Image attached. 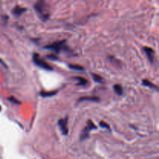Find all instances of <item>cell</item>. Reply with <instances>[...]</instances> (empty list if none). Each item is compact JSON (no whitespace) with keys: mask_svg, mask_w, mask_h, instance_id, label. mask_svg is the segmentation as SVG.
I'll return each mask as SVG.
<instances>
[{"mask_svg":"<svg viewBox=\"0 0 159 159\" xmlns=\"http://www.w3.org/2000/svg\"><path fill=\"white\" fill-rule=\"evenodd\" d=\"M114 90L118 96H122L123 93H124L123 87L120 85H119V84H116V85H114Z\"/></svg>","mask_w":159,"mask_h":159,"instance_id":"9c48e42d","label":"cell"},{"mask_svg":"<svg viewBox=\"0 0 159 159\" xmlns=\"http://www.w3.org/2000/svg\"><path fill=\"white\" fill-rule=\"evenodd\" d=\"M33 61L34 64L37 66L40 67V68H43V69L48 70V71H52L53 68L52 67L48 64L46 61H44L43 59L40 57V55L37 53H34L33 55Z\"/></svg>","mask_w":159,"mask_h":159,"instance_id":"3957f363","label":"cell"},{"mask_svg":"<svg viewBox=\"0 0 159 159\" xmlns=\"http://www.w3.org/2000/svg\"><path fill=\"white\" fill-rule=\"evenodd\" d=\"M68 67H69L70 68H72V69L78 70V71H83V70H84V68H83L82 67H81V66H79V65H68Z\"/></svg>","mask_w":159,"mask_h":159,"instance_id":"5bb4252c","label":"cell"},{"mask_svg":"<svg viewBox=\"0 0 159 159\" xmlns=\"http://www.w3.org/2000/svg\"><path fill=\"white\" fill-rule=\"evenodd\" d=\"M96 126H95L94 123L92 121V120H89L87 122V125L85 126V128L83 129L82 131V133H81V140L83 141V140H85L86 138L89 137V132L92 130V129H96Z\"/></svg>","mask_w":159,"mask_h":159,"instance_id":"277c9868","label":"cell"},{"mask_svg":"<svg viewBox=\"0 0 159 159\" xmlns=\"http://www.w3.org/2000/svg\"><path fill=\"white\" fill-rule=\"evenodd\" d=\"M1 109H2V108H1V106H0V111H1Z\"/></svg>","mask_w":159,"mask_h":159,"instance_id":"e0dca14e","label":"cell"},{"mask_svg":"<svg viewBox=\"0 0 159 159\" xmlns=\"http://www.w3.org/2000/svg\"><path fill=\"white\" fill-rule=\"evenodd\" d=\"M92 101V102H99V99L96 96H84L82 97L79 99V102H82V101Z\"/></svg>","mask_w":159,"mask_h":159,"instance_id":"ba28073f","label":"cell"},{"mask_svg":"<svg viewBox=\"0 0 159 159\" xmlns=\"http://www.w3.org/2000/svg\"><path fill=\"white\" fill-rule=\"evenodd\" d=\"M57 91L55 92H40V96H44V97H49V96H52L56 95Z\"/></svg>","mask_w":159,"mask_h":159,"instance_id":"7c38bea8","label":"cell"},{"mask_svg":"<svg viewBox=\"0 0 159 159\" xmlns=\"http://www.w3.org/2000/svg\"><path fill=\"white\" fill-rule=\"evenodd\" d=\"M58 126L61 129V132L64 135H67L68 133V118L65 117L64 119H61L58 120Z\"/></svg>","mask_w":159,"mask_h":159,"instance_id":"5b68a950","label":"cell"},{"mask_svg":"<svg viewBox=\"0 0 159 159\" xmlns=\"http://www.w3.org/2000/svg\"><path fill=\"white\" fill-rule=\"evenodd\" d=\"M34 9L37 11L40 20L46 21L50 16V11L48 4L44 1H38L34 4Z\"/></svg>","mask_w":159,"mask_h":159,"instance_id":"6da1fadb","label":"cell"},{"mask_svg":"<svg viewBox=\"0 0 159 159\" xmlns=\"http://www.w3.org/2000/svg\"><path fill=\"white\" fill-rule=\"evenodd\" d=\"M142 84H143V85H144V86H147V87L151 88V89H155L158 90L157 86H156L155 84H153L152 82H150V81L148 80V79H144L143 82H142Z\"/></svg>","mask_w":159,"mask_h":159,"instance_id":"8fae6325","label":"cell"},{"mask_svg":"<svg viewBox=\"0 0 159 159\" xmlns=\"http://www.w3.org/2000/svg\"><path fill=\"white\" fill-rule=\"evenodd\" d=\"M8 100L10 101V102H13V103H14V104H20V101H18L16 99L14 98V97H13V96H11V97H9V98H8Z\"/></svg>","mask_w":159,"mask_h":159,"instance_id":"9a60e30c","label":"cell"},{"mask_svg":"<svg viewBox=\"0 0 159 159\" xmlns=\"http://www.w3.org/2000/svg\"><path fill=\"white\" fill-rule=\"evenodd\" d=\"M92 76L94 81H95L96 82H98V83H102V78L100 76V75H96V74H94V73H92Z\"/></svg>","mask_w":159,"mask_h":159,"instance_id":"4fadbf2b","label":"cell"},{"mask_svg":"<svg viewBox=\"0 0 159 159\" xmlns=\"http://www.w3.org/2000/svg\"><path fill=\"white\" fill-rule=\"evenodd\" d=\"M99 126H100L101 127H104V128L110 129V127H109V124H107L106 123L103 122V121H101V122L99 123Z\"/></svg>","mask_w":159,"mask_h":159,"instance_id":"2e32d148","label":"cell"},{"mask_svg":"<svg viewBox=\"0 0 159 159\" xmlns=\"http://www.w3.org/2000/svg\"><path fill=\"white\" fill-rule=\"evenodd\" d=\"M143 50L146 54L147 57H148V60L150 61V63H153L154 61V57H155V50H153L152 48H148V47H144L143 48Z\"/></svg>","mask_w":159,"mask_h":159,"instance_id":"8992f818","label":"cell"},{"mask_svg":"<svg viewBox=\"0 0 159 159\" xmlns=\"http://www.w3.org/2000/svg\"><path fill=\"white\" fill-rule=\"evenodd\" d=\"M65 43V40H61V41L55 42V43H53V44H50V45L45 46L44 48H47V49H50V50H54V51L56 53H60L61 51H62V50H69Z\"/></svg>","mask_w":159,"mask_h":159,"instance_id":"7a4b0ae2","label":"cell"},{"mask_svg":"<svg viewBox=\"0 0 159 159\" xmlns=\"http://www.w3.org/2000/svg\"><path fill=\"white\" fill-rule=\"evenodd\" d=\"M75 79H76L78 81V85H82V86H85V85L88 84V80L85 78H82V77H75Z\"/></svg>","mask_w":159,"mask_h":159,"instance_id":"30bf717a","label":"cell"},{"mask_svg":"<svg viewBox=\"0 0 159 159\" xmlns=\"http://www.w3.org/2000/svg\"><path fill=\"white\" fill-rule=\"evenodd\" d=\"M26 8L21 7L20 6H16L13 9V14L15 16L19 17V16H20L22 15L23 13L26 11Z\"/></svg>","mask_w":159,"mask_h":159,"instance_id":"52a82bcc","label":"cell"}]
</instances>
